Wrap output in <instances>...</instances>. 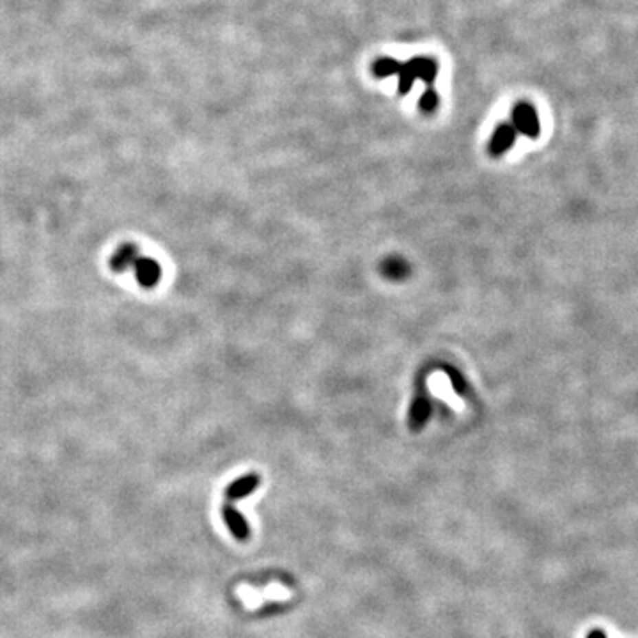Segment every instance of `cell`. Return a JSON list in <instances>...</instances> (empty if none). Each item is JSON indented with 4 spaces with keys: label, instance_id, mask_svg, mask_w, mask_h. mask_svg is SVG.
Masks as SVG:
<instances>
[{
    "label": "cell",
    "instance_id": "obj_3",
    "mask_svg": "<svg viewBox=\"0 0 638 638\" xmlns=\"http://www.w3.org/2000/svg\"><path fill=\"white\" fill-rule=\"evenodd\" d=\"M135 278L144 289H153L162 278V266L151 257H139L135 263Z\"/></svg>",
    "mask_w": 638,
    "mask_h": 638
},
{
    "label": "cell",
    "instance_id": "obj_14",
    "mask_svg": "<svg viewBox=\"0 0 638 638\" xmlns=\"http://www.w3.org/2000/svg\"><path fill=\"white\" fill-rule=\"evenodd\" d=\"M587 638H606V633L603 630H592L587 635Z\"/></svg>",
    "mask_w": 638,
    "mask_h": 638
},
{
    "label": "cell",
    "instance_id": "obj_12",
    "mask_svg": "<svg viewBox=\"0 0 638 638\" xmlns=\"http://www.w3.org/2000/svg\"><path fill=\"white\" fill-rule=\"evenodd\" d=\"M438 105H440V96H438L434 89L428 87L426 89V93L420 96V101H419L420 110H422L424 113H432L438 109Z\"/></svg>",
    "mask_w": 638,
    "mask_h": 638
},
{
    "label": "cell",
    "instance_id": "obj_13",
    "mask_svg": "<svg viewBox=\"0 0 638 638\" xmlns=\"http://www.w3.org/2000/svg\"><path fill=\"white\" fill-rule=\"evenodd\" d=\"M443 371H446V374L449 376L450 385H452L454 390L458 392V394H461V395L465 394V392H466V382H465V378H463V374L459 373L458 369H454V367H450V366L443 367Z\"/></svg>",
    "mask_w": 638,
    "mask_h": 638
},
{
    "label": "cell",
    "instance_id": "obj_1",
    "mask_svg": "<svg viewBox=\"0 0 638 638\" xmlns=\"http://www.w3.org/2000/svg\"><path fill=\"white\" fill-rule=\"evenodd\" d=\"M511 124L516 133L525 135L529 139H538L541 135V121L530 103H518L511 112Z\"/></svg>",
    "mask_w": 638,
    "mask_h": 638
},
{
    "label": "cell",
    "instance_id": "obj_5",
    "mask_svg": "<svg viewBox=\"0 0 638 638\" xmlns=\"http://www.w3.org/2000/svg\"><path fill=\"white\" fill-rule=\"evenodd\" d=\"M516 130L512 128L511 122H502L500 126L495 128L492 139H490V153L492 156H502L514 147L516 144Z\"/></svg>",
    "mask_w": 638,
    "mask_h": 638
},
{
    "label": "cell",
    "instance_id": "obj_11",
    "mask_svg": "<svg viewBox=\"0 0 638 638\" xmlns=\"http://www.w3.org/2000/svg\"><path fill=\"white\" fill-rule=\"evenodd\" d=\"M413 84H415V76H413L412 69L408 67V64L404 63L401 66L397 73V89L401 94H408L413 89Z\"/></svg>",
    "mask_w": 638,
    "mask_h": 638
},
{
    "label": "cell",
    "instance_id": "obj_7",
    "mask_svg": "<svg viewBox=\"0 0 638 638\" xmlns=\"http://www.w3.org/2000/svg\"><path fill=\"white\" fill-rule=\"evenodd\" d=\"M139 248L135 247L133 243H124L113 252L112 259H110V268H112L113 272L124 273L130 268H133L135 263L139 261Z\"/></svg>",
    "mask_w": 638,
    "mask_h": 638
},
{
    "label": "cell",
    "instance_id": "obj_6",
    "mask_svg": "<svg viewBox=\"0 0 638 638\" xmlns=\"http://www.w3.org/2000/svg\"><path fill=\"white\" fill-rule=\"evenodd\" d=\"M408 67L412 69L415 80H422L428 87L434 84L438 76V64L426 55H417L412 60H408Z\"/></svg>",
    "mask_w": 638,
    "mask_h": 638
},
{
    "label": "cell",
    "instance_id": "obj_2",
    "mask_svg": "<svg viewBox=\"0 0 638 638\" xmlns=\"http://www.w3.org/2000/svg\"><path fill=\"white\" fill-rule=\"evenodd\" d=\"M222 518L223 523L227 525L229 532L234 536L236 541L239 542H247L250 539V527H248L247 518L241 514L236 507L232 505H223L222 507Z\"/></svg>",
    "mask_w": 638,
    "mask_h": 638
},
{
    "label": "cell",
    "instance_id": "obj_8",
    "mask_svg": "<svg viewBox=\"0 0 638 638\" xmlns=\"http://www.w3.org/2000/svg\"><path fill=\"white\" fill-rule=\"evenodd\" d=\"M429 417H431V404H429V401L426 397H417L412 406H410V419H408L410 429L412 431H420L429 420Z\"/></svg>",
    "mask_w": 638,
    "mask_h": 638
},
{
    "label": "cell",
    "instance_id": "obj_9",
    "mask_svg": "<svg viewBox=\"0 0 638 638\" xmlns=\"http://www.w3.org/2000/svg\"><path fill=\"white\" fill-rule=\"evenodd\" d=\"M382 273L390 280H403L410 273V266L401 257H388L382 265Z\"/></svg>",
    "mask_w": 638,
    "mask_h": 638
},
{
    "label": "cell",
    "instance_id": "obj_10",
    "mask_svg": "<svg viewBox=\"0 0 638 638\" xmlns=\"http://www.w3.org/2000/svg\"><path fill=\"white\" fill-rule=\"evenodd\" d=\"M403 63L392 59V57H380L373 66V73L378 78H390V76H397L399 69H401Z\"/></svg>",
    "mask_w": 638,
    "mask_h": 638
},
{
    "label": "cell",
    "instance_id": "obj_4",
    "mask_svg": "<svg viewBox=\"0 0 638 638\" xmlns=\"http://www.w3.org/2000/svg\"><path fill=\"white\" fill-rule=\"evenodd\" d=\"M261 486V477L257 474H247L243 477H238L236 481H232L229 486L226 487V495L227 502H239V500L247 498L250 493H254L257 487Z\"/></svg>",
    "mask_w": 638,
    "mask_h": 638
}]
</instances>
